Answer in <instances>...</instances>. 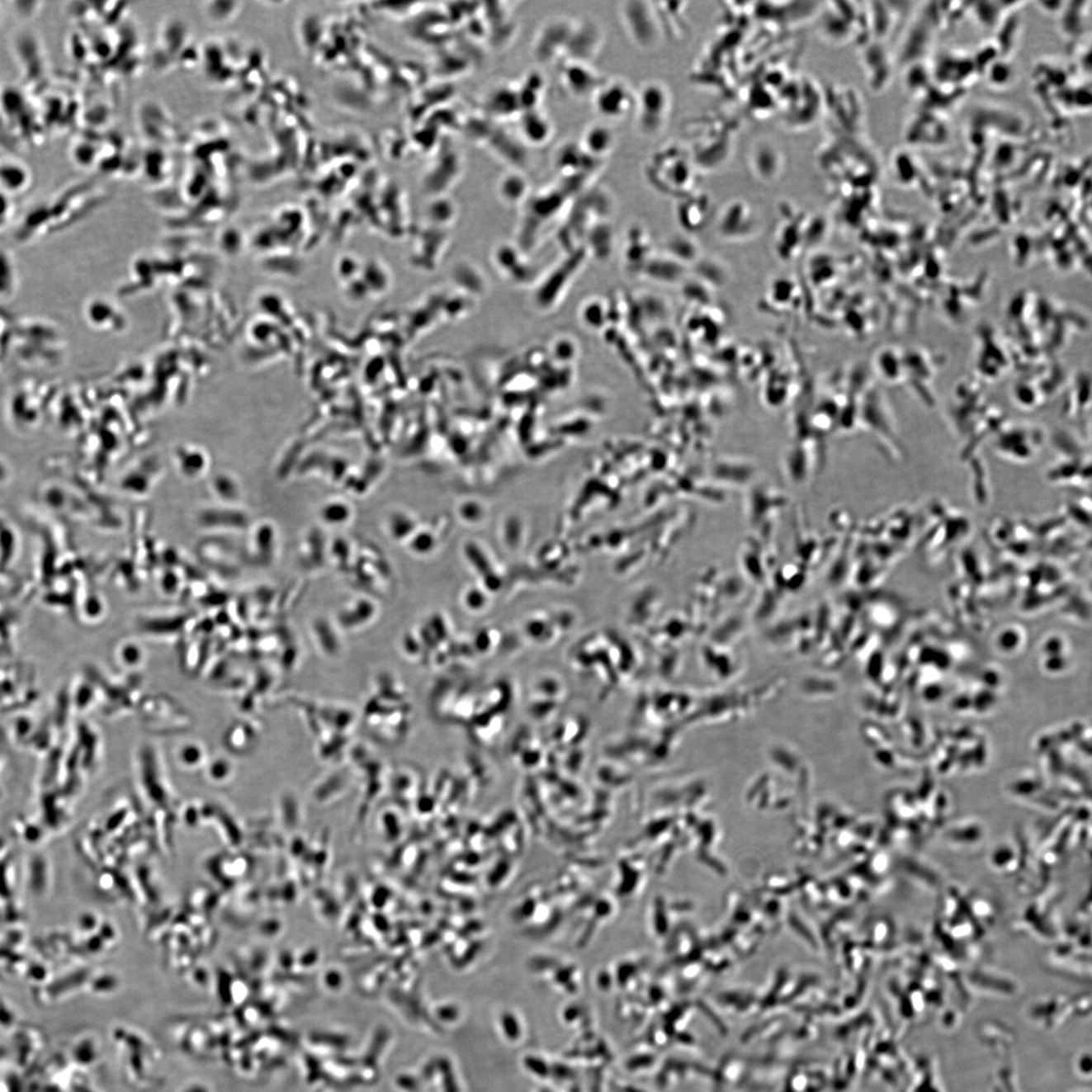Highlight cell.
Returning a JSON list of instances; mask_svg holds the SVG:
<instances>
[{"label": "cell", "mask_w": 1092, "mask_h": 1092, "mask_svg": "<svg viewBox=\"0 0 1092 1092\" xmlns=\"http://www.w3.org/2000/svg\"><path fill=\"white\" fill-rule=\"evenodd\" d=\"M644 173L650 186L666 195L688 196L695 184L694 164L677 146L655 151L646 160Z\"/></svg>", "instance_id": "6da1fadb"}, {"label": "cell", "mask_w": 1092, "mask_h": 1092, "mask_svg": "<svg viewBox=\"0 0 1092 1092\" xmlns=\"http://www.w3.org/2000/svg\"><path fill=\"white\" fill-rule=\"evenodd\" d=\"M673 94L666 83L647 80L636 91L633 111L636 127L645 138L659 136L666 130L673 112Z\"/></svg>", "instance_id": "7a4b0ae2"}, {"label": "cell", "mask_w": 1092, "mask_h": 1092, "mask_svg": "<svg viewBox=\"0 0 1092 1092\" xmlns=\"http://www.w3.org/2000/svg\"><path fill=\"white\" fill-rule=\"evenodd\" d=\"M618 15L629 39L638 49L647 52L659 46L664 34L654 2H620Z\"/></svg>", "instance_id": "3957f363"}, {"label": "cell", "mask_w": 1092, "mask_h": 1092, "mask_svg": "<svg viewBox=\"0 0 1092 1092\" xmlns=\"http://www.w3.org/2000/svg\"><path fill=\"white\" fill-rule=\"evenodd\" d=\"M552 164L560 182L584 191L591 187L593 178L603 168L604 162L587 154L579 141H565L556 147Z\"/></svg>", "instance_id": "277c9868"}, {"label": "cell", "mask_w": 1092, "mask_h": 1092, "mask_svg": "<svg viewBox=\"0 0 1092 1092\" xmlns=\"http://www.w3.org/2000/svg\"><path fill=\"white\" fill-rule=\"evenodd\" d=\"M636 91L622 78L607 79L591 98L593 109L600 121L612 124L633 116Z\"/></svg>", "instance_id": "5b68a950"}, {"label": "cell", "mask_w": 1092, "mask_h": 1092, "mask_svg": "<svg viewBox=\"0 0 1092 1092\" xmlns=\"http://www.w3.org/2000/svg\"><path fill=\"white\" fill-rule=\"evenodd\" d=\"M577 19L555 17L538 30L532 45L533 56L542 64L559 65L564 62L572 40Z\"/></svg>", "instance_id": "8992f818"}, {"label": "cell", "mask_w": 1092, "mask_h": 1092, "mask_svg": "<svg viewBox=\"0 0 1092 1092\" xmlns=\"http://www.w3.org/2000/svg\"><path fill=\"white\" fill-rule=\"evenodd\" d=\"M561 87L569 96L576 100H590L598 88L604 83L606 76L583 61H565L557 65Z\"/></svg>", "instance_id": "52a82bcc"}, {"label": "cell", "mask_w": 1092, "mask_h": 1092, "mask_svg": "<svg viewBox=\"0 0 1092 1092\" xmlns=\"http://www.w3.org/2000/svg\"><path fill=\"white\" fill-rule=\"evenodd\" d=\"M518 120V135L521 142L527 146L545 147L555 136V125L545 111H525Z\"/></svg>", "instance_id": "ba28073f"}, {"label": "cell", "mask_w": 1092, "mask_h": 1092, "mask_svg": "<svg viewBox=\"0 0 1092 1092\" xmlns=\"http://www.w3.org/2000/svg\"><path fill=\"white\" fill-rule=\"evenodd\" d=\"M579 143L587 154L605 162L617 146V134L612 125L599 121L584 130Z\"/></svg>", "instance_id": "9c48e42d"}, {"label": "cell", "mask_w": 1092, "mask_h": 1092, "mask_svg": "<svg viewBox=\"0 0 1092 1092\" xmlns=\"http://www.w3.org/2000/svg\"><path fill=\"white\" fill-rule=\"evenodd\" d=\"M499 192L507 204L524 205L532 196V184L522 170H512L502 177Z\"/></svg>", "instance_id": "30bf717a"}, {"label": "cell", "mask_w": 1092, "mask_h": 1092, "mask_svg": "<svg viewBox=\"0 0 1092 1092\" xmlns=\"http://www.w3.org/2000/svg\"><path fill=\"white\" fill-rule=\"evenodd\" d=\"M517 83L522 101L523 111L541 107L546 91V81L542 73L537 71L529 72Z\"/></svg>", "instance_id": "8fae6325"}, {"label": "cell", "mask_w": 1092, "mask_h": 1092, "mask_svg": "<svg viewBox=\"0 0 1092 1092\" xmlns=\"http://www.w3.org/2000/svg\"><path fill=\"white\" fill-rule=\"evenodd\" d=\"M17 286V273L10 256L0 250V298L11 296Z\"/></svg>", "instance_id": "7c38bea8"}, {"label": "cell", "mask_w": 1092, "mask_h": 1092, "mask_svg": "<svg viewBox=\"0 0 1092 1092\" xmlns=\"http://www.w3.org/2000/svg\"><path fill=\"white\" fill-rule=\"evenodd\" d=\"M201 756V749L196 745H184L179 752V759L183 765L191 766L199 762Z\"/></svg>", "instance_id": "4fadbf2b"}, {"label": "cell", "mask_w": 1092, "mask_h": 1092, "mask_svg": "<svg viewBox=\"0 0 1092 1092\" xmlns=\"http://www.w3.org/2000/svg\"><path fill=\"white\" fill-rule=\"evenodd\" d=\"M348 511L343 505H330L324 511V517L330 522H343L347 517Z\"/></svg>", "instance_id": "5bb4252c"}, {"label": "cell", "mask_w": 1092, "mask_h": 1092, "mask_svg": "<svg viewBox=\"0 0 1092 1092\" xmlns=\"http://www.w3.org/2000/svg\"><path fill=\"white\" fill-rule=\"evenodd\" d=\"M433 546V538H431L430 536H427V534H423V536H420L419 537H418L416 539V542H414V545H413V547H414V550H416V551L418 552L430 551Z\"/></svg>", "instance_id": "9a60e30c"}, {"label": "cell", "mask_w": 1092, "mask_h": 1092, "mask_svg": "<svg viewBox=\"0 0 1092 1092\" xmlns=\"http://www.w3.org/2000/svg\"><path fill=\"white\" fill-rule=\"evenodd\" d=\"M10 214L11 206L6 201V200H4V197H2V201H0V228H2V225L7 221L8 218H10Z\"/></svg>", "instance_id": "2e32d148"}]
</instances>
